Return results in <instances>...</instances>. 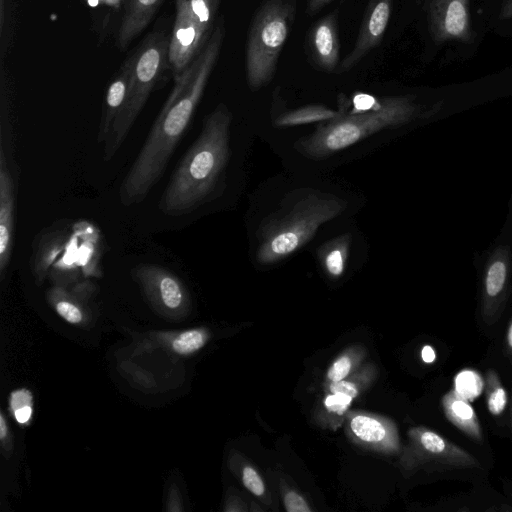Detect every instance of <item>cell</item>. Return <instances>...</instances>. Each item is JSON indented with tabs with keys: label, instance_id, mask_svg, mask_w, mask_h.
Listing matches in <instances>:
<instances>
[{
	"label": "cell",
	"instance_id": "1",
	"mask_svg": "<svg viewBox=\"0 0 512 512\" xmlns=\"http://www.w3.org/2000/svg\"><path fill=\"white\" fill-rule=\"evenodd\" d=\"M225 37L223 18L206 45L174 87L119 188V200L130 207L143 202L163 176L184 136L218 60Z\"/></svg>",
	"mask_w": 512,
	"mask_h": 512
},
{
	"label": "cell",
	"instance_id": "2",
	"mask_svg": "<svg viewBox=\"0 0 512 512\" xmlns=\"http://www.w3.org/2000/svg\"><path fill=\"white\" fill-rule=\"evenodd\" d=\"M232 113L219 103L204 118L201 131L173 172L159 209L168 216L188 215L211 201L230 159Z\"/></svg>",
	"mask_w": 512,
	"mask_h": 512
},
{
	"label": "cell",
	"instance_id": "3",
	"mask_svg": "<svg viewBox=\"0 0 512 512\" xmlns=\"http://www.w3.org/2000/svg\"><path fill=\"white\" fill-rule=\"evenodd\" d=\"M338 116L320 123L315 131L300 138L295 148L305 157L324 159L381 130L414 120L419 107L410 96L382 97L378 105L364 112L338 109Z\"/></svg>",
	"mask_w": 512,
	"mask_h": 512
},
{
	"label": "cell",
	"instance_id": "4",
	"mask_svg": "<svg viewBox=\"0 0 512 512\" xmlns=\"http://www.w3.org/2000/svg\"><path fill=\"white\" fill-rule=\"evenodd\" d=\"M347 202L335 195L309 191L271 216L261 227L256 260L274 264L302 248L319 227L336 218Z\"/></svg>",
	"mask_w": 512,
	"mask_h": 512
},
{
	"label": "cell",
	"instance_id": "5",
	"mask_svg": "<svg viewBox=\"0 0 512 512\" xmlns=\"http://www.w3.org/2000/svg\"><path fill=\"white\" fill-rule=\"evenodd\" d=\"M170 35L165 31L149 34L133 54L127 98L103 142V160H111L124 143L149 95L168 64Z\"/></svg>",
	"mask_w": 512,
	"mask_h": 512
},
{
	"label": "cell",
	"instance_id": "6",
	"mask_svg": "<svg viewBox=\"0 0 512 512\" xmlns=\"http://www.w3.org/2000/svg\"><path fill=\"white\" fill-rule=\"evenodd\" d=\"M296 12V0H265L254 15L246 44V78L252 91L271 82Z\"/></svg>",
	"mask_w": 512,
	"mask_h": 512
},
{
	"label": "cell",
	"instance_id": "7",
	"mask_svg": "<svg viewBox=\"0 0 512 512\" xmlns=\"http://www.w3.org/2000/svg\"><path fill=\"white\" fill-rule=\"evenodd\" d=\"M429 33L438 44L474 41L472 0H421Z\"/></svg>",
	"mask_w": 512,
	"mask_h": 512
},
{
	"label": "cell",
	"instance_id": "8",
	"mask_svg": "<svg viewBox=\"0 0 512 512\" xmlns=\"http://www.w3.org/2000/svg\"><path fill=\"white\" fill-rule=\"evenodd\" d=\"M150 304L161 313L177 316L188 307V292L182 280L169 269L156 264H140L131 270Z\"/></svg>",
	"mask_w": 512,
	"mask_h": 512
},
{
	"label": "cell",
	"instance_id": "9",
	"mask_svg": "<svg viewBox=\"0 0 512 512\" xmlns=\"http://www.w3.org/2000/svg\"><path fill=\"white\" fill-rule=\"evenodd\" d=\"M175 10L168 48V64L174 80L198 56L212 34L195 19L187 0H175Z\"/></svg>",
	"mask_w": 512,
	"mask_h": 512
},
{
	"label": "cell",
	"instance_id": "10",
	"mask_svg": "<svg viewBox=\"0 0 512 512\" xmlns=\"http://www.w3.org/2000/svg\"><path fill=\"white\" fill-rule=\"evenodd\" d=\"M394 0H369L358 36L352 50L339 64V72H347L382 41L387 29Z\"/></svg>",
	"mask_w": 512,
	"mask_h": 512
},
{
	"label": "cell",
	"instance_id": "11",
	"mask_svg": "<svg viewBox=\"0 0 512 512\" xmlns=\"http://www.w3.org/2000/svg\"><path fill=\"white\" fill-rule=\"evenodd\" d=\"M17 182L6 156L0 150V277L6 276L11 262L17 200Z\"/></svg>",
	"mask_w": 512,
	"mask_h": 512
},
{
	"label": "cell",
	"instance_id": "12",
	"mask_svg": "<svg viewBox=\"0 0 512 512\" xmlns=\"http://www.w3.org/2000/svg\"><path fill=\"white\" fill-rule=\"evenodd\" d=\"M308 46L310 57L320 70L331 73L336 69L340 64V43L334 14L321 18L312 26Z\"/></svg>",
	"mask_w": 512,
	"mask_h": 512
},
{
	"label": "cell",
	"instance_id": "13",
	"mask_svg": "<svg viewBox=\"0 0 512 512\" xmlns=\"http://www.w3.org/2000/svg\"><path fill=\"white\" fill-rule=\"evenodd\" d=\"M415 439L426 457L445 469L476 468L478 461L466 450L428 429H417Z\"/></svg>",
	"mask_w": 512,
	"mask_h": 512
},
{
	"label": "cell",
	"instance_id": "14",
	"mask_svg": "<svg viewBox=\"0 0 512 512\" xmlns=\"http://www.w3.org/2000/svg\"><path fill=\"white\" fill-rule=\"evenodd\" d=\"M510 259L508 247L499 246L487 261L483 286V314L487 322L495 316L504 296L510 272Z\"/></svg>",
	"mask_w": 512,
	"mask_h": 512
},
{
	"label": "cell",
	"instance_id": "15",
	"mask_svg": "<svg viewBox=\"0 0 512 512\" xmlns=\"http://www.w3.org/2000/svg\"><path fill=\"white\" fill-rule=\"evenodd\" d=\"M132 66L133 54L124 61L120 70L107 88L96 137L98 143H102L107 139L114 120L125 104Z\"/></svg>",
	"mask_w": 512,
	"mask_h": 512
},
{
	"label": "cell",
	"instance_id": "16",
	"mask_svg": "<svg viewBox=\"0 0 512 512\" xmlns=\"http://www.w3.org/2000/svg\"><path fill=\"white\" fill-rule=\"evenodd\" d=\"M163 0H125L116 45L124 50L149 24Z\"/></svg>",
	"mask_w": 512,
	"mask_h": 512
},
{
	"label": "cell",
	"instance_id": "17",
	"mask_svg": "<svg viewBox=\"0 0 512 512\" xmlns=\"http://www.w3.org/2000/svg\"><path fill=\"white\" fill-rule=\"evenodd\" d=\"M442 407L446 418L463 433L477 442L483 439L478 417L470 401L450 390L442 397Z\"/></svg>",
	"mask_w": 512,
	"mask_h": 512
},
{
	"label": "cell",
	"instance_id": "18",
	"mask_svg": "<svg viewBox=\"0 0 512 512\" xmlns=\"http://www.w3.org/2000/svg\"><path fill=\"white\" fill-rule=\"evenodd\" d=\"M351 245V235H339L324 243L318 250V258L325 271L332 277H340L346 267Z\"/></svg>",
	"mask_w": 512,
	"mask_h": 512
},
{
	"label": "cell",
	"instance_id": "19",
	"mask_svg": "<svg viewBox=\"0 0 512 512\" xmlns=\"http://www.w3.org/2000/svg\"><path fill=\"white\" fill-rule=\"evenodd\" d=\"M47 299L60 317L71 324H80L85 318V308L76 290L70 292L56 285L47 292Z\"/></svg>",
	"mask_w": 512,
	"mask_h": 512
},
{
	"label": "cell",
	"instance_id": "20",
	"mask_svg": "<svg viewBox=\"0 0 512 512\" xmlns=\"http://www.w3.org/2000/svg\"><path fill=\"white\" fill-rule=\"evenodd\" d=\"M339 114L338 110L320 104H311L285 112L274 121L276 127H293L310 123L329 121Z\"/></svg>",
	"mask_w": 512,
	"mask_h": 512
},
{
	"label": "cell",
	"instance_id": "21",
	"mask_svg": "<svg viewBox=\"0 0 512 512\" xmlns=\"http://www.w3.org/2000/svg\"><path fill=\"white\" fill-rule=\"evenodd\" d=\"M485 395L489 412L495 416L500 415L507 404V393L494 370L486 373Z\"/></svg>",
	"mask_w": 512,
	"mask_h": 512
},
{
	"label": "cell",
	"instance_id": "22",
	"mask_svg": "<svg viewBox=\"0 0 512 512\" xmlns=\"http://www.w3.org/2000/svg\"><path fill=\"white\" fill-rule=\"evenodd\" d=\"M485 383L476 371L464 369L454 378V390L468 401L476 399L483 391Z\"/></svg>",
	"mask_w": 512,
	"mask_h": 512
},
{
	"label": "cell",
	"instance_id": "23",
	"mask_svg": "<svg viewBox=\"0 0 512 512\" xmlns=\"http://www.w3.org/2000/svg\"><path fill=\"white\" fill-rule=\"evenodd\" d=\"M10 410L20 425H27L33 414L32 394L25 388L14 390L9 399Z\"/></svg>",
	"mask_w": 512,
	"mask_h": 512
},
{
	"label": "cell",
	"instance_id": "24",
	"mask_svg": "<svg viewBox=\"0 0 512 512\" xmlns=\"http://www.w3.org/2000/svg\"><path fill=\"white\" fill-rule=\"evenodd\" d=\"M351 429L356 436L367 442H378L385 437L383 425L374 418L356 416L351 421Z\"/></svg>",
	"mask_w": 512,
	"mask_h": 512
},
{
	"label": "cell",
	"instance_id": "25",
	"mask_svg": "<svg viewBox=\"0 0 512 512\" xmlns=\"http://www.w3.org/2000/svg\"><path fill=\"white\" fill-rule=\"evenodd\" d=\"M206 341V334L200 329H191L177 334L171 341V348L180 355L199 350Z\"/></svg>",
	"mask_w": 512,
	"mask_h": 512
},
{
	"label": "cell",
	"instance_id": "26",
	"mask_svg": "<svg viewBox=\"0 0 512 512\" xmlns=\"http://www.w3.org/2000/svg\"><path fill=\"white\" fill-rule=\"evenodd\" d=\"M195 19L205 30L212 33L220 0H187Z\"/></svg>",
	"mask_w": 512,
	"mask_h": 512
},
{
	"label": "cell",
	"instance_id": "27",
	"mask_svg": "<svg viewBox=\"0 0 512 512\" xmlns=\"http://www.w3.org/2000/svg\"><path fill=\"white\" fill-rule=\"evenodd\" d=\"M242 480L246 488L253 494L260 496L264 493V484L257 472L251 467L243 469Z\"/></svg>",
	"mask_w": 512,
	"mask_h": 512
},
{
	"label": "cell",
	"instance_id": "28",
	"mask_svg": "<svg viewBox=\"0 0 512 512\" xmlns=\"http://www.w3.org/2000/svg\"><path fill=\"white\" fill-rule=\"evenodd\" d=\"M352 399V397L343 393H333L325 399V406L329 411L342 414L346 411Z\"/></svg>",
	"mask_w": 512,
	"mask_h": 512
},
{
	"label": "cell",
	"instance_id": "29",
	"mask_svg": "<svg viewBox=\"0 0 512 512\" xmlns=\"http://www.w3.org/2000/svg\"><path fill=\"white\" fill-rule=\"evenodd\" d=\"M351 363L348 357H341L333 363L328 371V378L331 381L342 380L350 371Z\"/></svg>",
	"mask_w": 512,
	"mask_h": 512
},
{
	"label": "cell",
	"instance_id": "30",
	"mask_svg": "<svg viewBox=\"0 0 512 512\" xmlns=\"http://www.w3.org/2000/svg\"><path fill=\"white\" fill-rule=\"evenodd\" d=\"M284 501L289 512H310V508L305 500L295 492L287 493Z\"/></svg>",
	"mask_w": 512,
	"mask_h": 512
},
{
	"label": "cell",
	"instance_id": "31",
	"mask_svg": "<svg viewBox=\"0 0 512 512\" xmlns=\"http://www.w3.org/2000/svg\"><path fill=\"white\" fill-rule=\"evenodd\" d=\"M330 390L333 393H343L346 394L352 398L356 397L357 395V389L356 387L350 383L343 380L340 381H332V384L330 386Z\"/></svg>",
	"mask_w": 512,
	"mask_h": 512
},
{
	"label": "cell",
	"instance_id": "32",
	"mask_svg": "<svg viewBox=\"0 0 512 512\" xmlns=\"http://www.w3.org/2000/svg\"><path fill=\"white\" fill-rule=\"evenodd\" d=\"M331 1L333 0H307V12L310 15L315 14Z\"/></svg>",
	"mask_w": 512,
	"mask_h": 512
},
{
	"label": "cell",
	"instance_id": "33",
	"mask_svg": "<svg viewBox=\"0 0 512 512\" xmlns=\"http://www.w3.org/2000/svg\"><path fill=\"white\" fill-rule=\"evenodd\" d=\"M500 16L503 19L512 18V0H503L500 7Z\"/></svg>",
	"mask_w": 512,
	"mask_h": 512
},
{
	"label": "cell",
	"instance_id": "34",
	"mask_svg": "<svg viewBox=\"0 0 512 512\" xmlns=\"http://www.w3.org/2000/svg\"><path fill=\"white\" fill-rule=\"evenodd\" d=\"M421 356H422L423 361L426 363H432V362H434V360L436 358L434 349L429 345H426L423 347Z\"/></svg>",
	"mask_w": 512,
	"mask_h": 512
},
{
	"label": "cell",
	"instance_id": "35",
	"mask_svg": "<svg viewBox=\"0 0 512 512\" xmlns=\"http://www.w3.org/2000/svg\"><path fill=\"white\" fill-rule=\"evenodd\" d=\"M8 434H9L8 426L6 424L4 415L1 413L0 414V439L2 442L7 441L6 439L8 437Z\"/></svg>",
	"mask_w": 512,
	"mask_h": 512
},
{
	"label": "cell",
	"instance_id": "36",
	"mask_svg": "<svg viewBox=\"0 0 512 512\" xmlns=\"http://www.w3.org/2000/svg\"><path fill=\"white\" fill-rule=\"evenodd\" d=\"M506 342H507V347H508L509 351L512 353V321H511L508 331H507Z\"/></svg>",
	"mask_w": 512,
	"mask_h": 512
},
{
	"label": "cell",
	"instance_id": "37",
	"mask_svg": "<svg viewBox=\"0 0 512 512\" xmlns=\"http://www.w3.org/2000/svg\"><path fill=\"white\" fill-rule=\"evenodd\" d=\"M0 10H1V13H0V24H1V28H3V24H4V0H0Z\"/></svg>",
	"mask_w": 512,
	"mask_h": 512
},
{
	"label": "cell",
	"instance_id": "38",
	"mask_svg": "<svg viewBox=\"0 0 512 512\" xmlns=\"http://www.w3.org/2000/svg\"><path fill=\"white\" fill-rule=\"evenodd\" d=\"M510 427H511V431H512V407H511V412H510Z\"/></svg>",
	"mask_w": 512,
	"mask_h": 512
},
{
	"label": "cell",
	"instance_id": "39",
	"mask_svg": "<svg viewBox=\"0 0 512 512\" xmlns=\"http://www.w3.org/2000/svg\"><path fill=\"white\" fill-rule=\"evenodd\" d=\"M511 221H512V208H511Z\"/></svg>",
	"mask_w": 512,
	"mask_h": 512
}]
</instances>
